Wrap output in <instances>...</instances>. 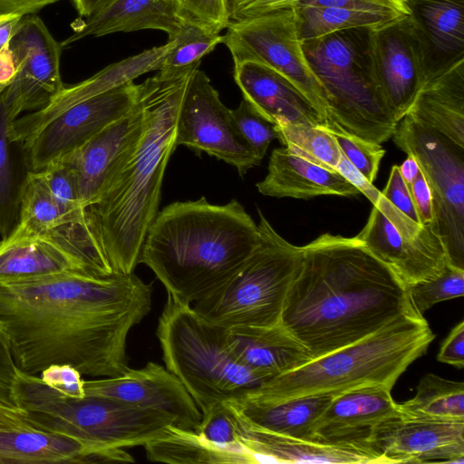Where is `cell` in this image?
<instances>
[{
	"instance_id": "1",
	"label": "cell",
	"mask_w": 464,
	"mask_h": 464,
	"mask_svg": "<svg viewBox=\"0 0 464 464\" xmlns=\"http://www.w3.org/2000/svg\"><path fill=\"white\" fill-rule=\"evenodd\" d=\"M152 284L134 273L73 271L0 285V331L18 371L52 364L116 377L130 369L127 338L151 310Z\"/></svg>"
},
{
	"instance_id": "2",
	"label": "cell",
	"mask_w": 464,
	"mask_h": 464,
	"mask_svg": "<svg viewBox=\"0 0 464 464\" xmlns=\"http://www.w3.org/2000/svg\"><path fill=\"white\" fill-rule=\"evenodd\" d=\"M302 248L280 324L311 359L419 314L406 285L354 237L324 233Z\"/></svg>"
},
{
	"instance_id": "3",
	"label": "cell",
	"mask_w": 464,
	"mask_h": 464,
	"mask_svg": "<svg viewBox=\"0 0 464 464\" xmlns=\"http://www.w3.org/2000/svg\"><path fill=\"white\" fill-rule=\"evenodd\" d=\"M158 73L140 85L146 122L140 142L96 202L88 220L113 273L131 274L159 213L168 161L175 150L179 111L192 73Z\"/></svg>"
},
{
	"instance_id": "4",
	"label": "cell",
	"mask_w": 464,
	"mask_h": 464,
	"mask_svg": "<svg viewBox=\"0 0 464 464\" xmlns=\"http://www.w3.org/2000/svg\"><path fill=\"white\" fill-rule=\"evenodd\" d=\"M260 240L257 224L237 199L214 205L201 197L159 211L140 263L152 270L168 296L191 304L231 276Z\"/></svg>"
},
{
	"instance_id": "5",
	"label": "cell",
	"mask_w": 464,
	"mask_h": 464,
	"mask_svg": "<svg viewBox=\"0 0 464 464\" xmlns=\"http://www.w3.org/2000/svg\"><path fill=\"white\" fill-rule=\"evenodd\" d=\"M434 338L422 315H406L355 343L269 378L246 394L262 401H281L337 395L371 385L392 390Z\"/></svg>"
},
{
	"instance_id": "6",
	"label": "cell",
	"mask_w": 464,
	"mask_h": 464,
	"mask_svg": "<svg viewBox=\"0 0 464 464\" xmlns=\"http://www.w3.org/2000/svg\"><path fill=\"white\" fill-rule=\"evenodd\" d=\"M372 28L338 31L302 42L323 87L333 130L382 144L397 126L379 87L372 54Z\"/></svg>"
},
{
	"instance_id": "7",
	"label": "cell",
	"mask_w": 464,
	"mask_h": 464,
	"mask_svg": "<svg viewBox=\"0 0 464 464\" xmlns=\"http://www.w3.org/2000/svg\"><path fill=\"white\" fill-rule=\"evenodd\" d=\"M13 397L33 428L69 436L85 444L89 448L85 460L92 451L102 447L144 446L164 435L169 426H176L170 416L111 398L64 396L38 375L20 371L13 384Z\"/></svg>"
},
{
	"instance_id": "8",
	"label": "cell",
	"mask_w": 464,
	"mask_h": 464,
	"mask_svg": "<svg viewBox=\"0 0 464 464\" xmlns=\"http://www.w3.org/2000/svg\"><path fill=\"white\" fill-rule=\"evenodd\" d=\"M156 335L166 368L182 382L200 411L237 399L267 380L237 358L227 328L206 321L191 304L168 296Z\"/></svg>"
},
{
	"instance_id": "9",
	"label": "cell",
	"mask_w": 464,
	"mask_h": 464,
	"mask_svg": "<svg viewBox=\"0 0 464 464\" xmlns=\"http://www.w3.org/2000/svg\"><path fill=\"white\" fill-rule=\"evenodd\" d=\"M257 212L258 246L231 276L192 305L200 317L227 329L278 324L302 264V246L286 241Z\"/></svg>"
},
{
	"instance_id": "10",
	"label": "cell",
	"mask_w": 464,
	"mask_h": 464,
	"mask_svg": "<svg viewBox=\"0 0 464 464\" xmlns=\"http://www.w3.org/2000/svg\"><path fill=\"white\" fill-rule=\"evenodd\" d=\"M392 139L424 174L450 263L464 269V147L409 114L397 123Z\"/></svg>"
},
{
	"instance_id": "11",
	"label": "cell",
	"mask_w": 464,
	"mask_h": 464,
	"mask_svg": "<svg viewBox=\"0 0 464 464\" xmlns=\"http://www.w3.org/2000/svg\"><path fill=\"white\" fill-rule=\"evenodd\" d=\"M233 62L261 63L289 79L329 121L324 91L304 57L293 8L230 22L223 41Z\"/></svg>"
},
{
	"instance_id": "12",
	"label": "cell",
	"mask_w": 464,
	"mask_h": 464,
	"mask_svg": "<svg viewBox=\"0 0 464 464\" xmlns=\"http://www.w3.org/2000/svg\"><path fill=\"white\" fill-rule=\"evenodd\" d=\"M176 145L223 160L235 167L240 176L262 161L240 133L231 110L223 104L199 68L190 77L179 111Z\"/></svg>"
},
{
	"instance_id": "13",
	"label": "cell",
	"mask_w": 464,
	"mask_h": 464,
	"mask_svg": "<svg viewBox=\"0 0 464 464\" xmlns=\"http://www.w3.org/2000/svg\"><path fill=\"white\" fill-rule=\"evenodd\" d=\"M44 238L62 246L89 271L113 273L90 226L86 208H72L58 201L39 171H31L24 188L17 223L5 237Z\"/></svg>"
},
{
	"instance_id": "14",
	"label": "cell",
	"mask_w": 464,
	"mask_h": 464,
	"mask_svg": "<svg viewBox=\"0 0 464 464\" xmlns=\"http://www.w3.org/2000/svg\"><path fill=\"white\" fill-rule=\"evenodd\" d=\"M130 82L76 103L51 119L24 143L32 171L74 152L109 124L127 114L139 97Z\"/></svg>"
},
{
	"instance_id": "15",
	"label": "cell",
	"mask_w": 464,
	"mask_h": 464,
	"mask_svg": "<svg viewBox=\"0 0 464 464\" xmlns=\"http://www.w3.org/2000/svg\"><path fill=\"white\" fill-rule=\"evenodd\" d=\"M16 66L13 82L2 92L17 119L47 106L64 88L61 77L62 43L36 14L23 15L8 42Z\"/></svg>"
},
{
	"instance_id": "16",
	"label": "cell",
	"mask_w": 464,
	"mask_h": 464,
	"mask_svg": "<svg viewBox=\"0 0 464 464\" xmlns=\"http://www.w3.org/2000/svg\"><path fill=\"white\" fill-rule=\"evenodd\" d=\"M365 441L388 462H464V421L410 418L400 412L376 425Z\"/></svg>"
},
{
	"instance_id": "17",
	"label": "cell",
	"mask_w": 464,
	"mask_h": 464,
	"mask_svg": "<svg viewBox=\"0 0 464 464\" xmlns=\"http://www.w3.org/2000/svg\"><path fill=\"white\" fill-rule=\"evenodd\" d=\"M85 396L111 398L172 417L176 426L196 431L202 414L182 382L153 362L111 378L84 381Z\"/></svg>"
},
{
	"instance_id": "18",
	"label": "cell",
	"mask_w": 464,
	"mask_h": 464,
	"mask_svg": "<svg viewBox=\"0 0 464 464\" xmlns=\"http://www.w3.org/2000/svg\"><path fill=\"white\" fill-rule=\"evenodd\" d=\"M372 54L379 87L398 123L426 82L420 46L409 16L372 29Z\"/></svg>"
},
{
	"instance_id": "19",
	"label": "cell",
	"mask_w": 464,
	"mask_h": 464,
	"mask_svg": "<svg viewBox=\"0 0 464 464\" xmlns=\"http://www.w3.org/2000/svg\"><path fill=\"white\" fill-rule=\"evenodd\" d=\"M146 116L139 97L133 108L109 124L81 148L65 156L75 171L82 204H93L136 150L145 129Z\"/></svg>"
},
{
	"instance_id": "20",
	"label": "cell",
	"mask_w": 464,
	"mask_h": 464,
	"mask_svg": "<svg viewBox=\"0 0 464 464\" xmlns=\"http://www.w3.org/2000/svg\"><path fill=\"white\" fill-rule=\"evenodd\" d=\"M354 237L406 285L435 278L450 264L435 228L416 237L402 236L374 206L365 226Z\"/></svg>"
},
{
	"instance_id": "21",
	"label": "cell",
	"mask_w": 464,
	"mask_h": 464,
	"mask_svg": "<svg viewBox=\"0 0 464 464\" xmlns=\"http://www.w3.org/2000/svg\"><path fill=\"white\" fill-rule=\"evenodd\" d=\"M233 75L244 99L274 125L310 124L331 129L302 91L274 69L255 61L234 62Z\"/></svg>"
},
{
	"instance_id": "22",
	"label": "cell",
	"mask_w": 464,
	"mask_h": 464,
	"mask_svg": "<svg viewBox=\"0 0 464 464\" xmlns=\"http://www.w3.org/2000/svg\"><path fill=\"white\" fill-rule=\"evenodd\" d=\"M173 46V41L145 50L110 64L92 77L63 90L44 108L14 121L12 136L24 143L42 126L65 109L82 101L133 82L139 76L159 71Z\"/></svg>"
},
{
	"instance_id": "23",
	"label": "cell",
	"mask_w": 464,
	"mask_h": 464,
	"mask_svg": "<svg viewBox=\"0 0 464 464\" xmlns=\"http://www.w3.org/2000/svg\"><path fill=\"white\" fill-rule=\"evenodd\" d=\"M241 427L242 443L258 463L388 464L364 438L333 441L305 440Z\"/></svg>"
},
{
	"instance_id": "24",
	"label": "cell",
	"mask_w": 464,
	"mask_h": 464,
	"mask_svg": "<svg viewBox=\"0 0 464 464\" xmlns=\"http://www.w3.org/2000/svg\"><path fill=\"white\" fill-rule=\"evenodd\" d=\"M425 81L464 61V0H406Z\"/></svg>"
},
{
	"instance_id": "25",
	"label": "cell",
	"mask_w": 464,
	"mask_h": 464,
	"mask_svg": "<svg viewBox=\"0 0 464 464\" xmlns=\"http://www.w3.org/2000/svg\"><path fill=\"white\" fill-rule=\"evenodd\" d=\"M390 389L371 385L335 395L314 426V439L341 440L365 438L382 420L399 413Z\"/></svg>"
},
{
	"instance_id": "26",
	"label": "cell",
	"mask_w": 464,
	"mask_h": 464,
	"mask_svg": "<svg viewBox=\"0 0 464 464\" xmlns=\"http://www.w3.org/2000/svg\"><path fill=\"white\" fill-rule=\"evenodd\" d=\"M181 25L171 0H102L89 16L73 25V33L62 45L68 46L88 36L147 29L165 32L171 40Z\"/></svg>"
},
{
	"instance_id": "27",
	"label": "cell",
	"mask_w": 464,
	"mask_h": 464,
	"mask_svg": "<svg viewBox=\"0 0 464 464\" xmlns=\"http://www.w3.org/2000/svg\"><path fill=\"white\" fill-rule=\"evenodd\" d=\"M266 178L256 183L265 196L309 199L322 195L352 197L361 194L337 170H332L293 155L285 147L270 156Z\"/></svg>"
},
{
	"instance_id": "28",
	"label": "cell",
	"mask_w": 464,
	"mask_h": 464,
	"mask_svg": "<svg viewBox=\"0 0 464 464\" xmlns=\"http://www.w3.org/2000/svg\"><path fill=\"white\" fill-rule=\"evenodd\" d=\"M334 396L314 394L281 401H262L246 393L225 402L245 427L314 440V423Z\"/></svg>"
},
{
	"instance_id": "29",
	"label": "cell",
	"mask_w": 464,
	"mask_h": 464,
	"mask_svg": "<svg viewBox=\"0 0 464 464\" xmlns=\"http://www.w3.org/2000/svg\"><path fill=\"white\" fill-rule=\"evenodd\" d=\"M237 358L266 379L311 360L305 349L280 324L227 329Z\"/></svg>"
},
{
	"instance_id": "30",
	"label": "cell",
	"mask_w": 464,
	"mask_h": 464,
	"mask_svg": "<svg viewBox=\"0 0 464 464\" xmlns=\"http://www.w3.org/2000/svg\"><path fill=\"white\" fill-rule=\"evenodd\" d=\"M407 114L464 147V61L426 82Z\"/></svg>"
},
{
	"instance_id": "31",
	"label": "cell",
	"mask_w": 464,
	"mask_h": 464,
	"mask_svg": "<svg viewBox=\"0 0 464 464\" xmlns=\"http://www.w3.org/2000/svg\"><path fill=\"white\" fill-rule=\"evenodd\" d=\"M73 271L92 273L51 240L28 237L0 241V285L30 282Z\"/></svg>"
},
{
	"instance_id": "32",
	"label": "cell",
	"mask_w": 464,
	"mask_h": 464,
	"mask_svg": "<svg viewBox=\"0 0 464 464\" xmlns=\"http://www.w3.org/2000/svg\"><path fill=\"white\" fill-rule=\"evenodd\" d=\"M82 441L34 428L0 430V463H84Z\"/></svg>"
},
{
	"instance_id": "33",
	"label": "cell",
	"mask_w": 464,
	"mask_h": 464,
	"mask_svg": "<svg viewBox=\"0 0 464 464\" xmlns=\"http://www.w3.org/2000/svg\"><path fill=\"white\" fill-rule=\"evenodd\" d=\"M16 120L0 92V235L7 237L19 215L24 188L32 171L24 144L14 139Z\"/></svg>"
},
{
	"instance_id": "34",
	"label": "cell",
	"mask_w": 464,
	"mask_h": 464,
	"mask_svg": "<svg viewBox=\"0 0 464 464\" xmlns=\"http://www.w3.org/2000/svg\"><path fill=\"white\" fill-rule=\"evenodd\" d=\"M292 8L301 42L347 29H375L405 18L395 13L376 10L299 5Z\"/></svg>"
},
{
	"instance_id": "35",
	"label": "cell",
	"mask_w": 464,
	"mask_h": 464,
	"mask_svg": "<svg viewBox=\"0 0 464 464\" xmlns=\"http://www.w3.org/2000/svg\"><path fill=\"white\" fill-rule=\"evenodd\" d=\"M401 415L436 420L464 421V383L424 375L413 398L398 403Z\"/></svg>"
},
{
	"instance_id": "36",
	"label": "cell",
	"mask_w": 464,
	"mask_h": 464,
	"mask_svg": "<svg viewBox=\"0 0 464 464\" xmlns=\"http://www.w3.org/2000/svg\"><path fill=\"white\" fill-rule=\"evenodd\" d=\"M146 457L154 462L169 464H242L234 455L204 442L198 433L171 425L161 437L147 442Z\"/></svg>"
},
{
	"instance_id": "37",
	"label": "cell",
	"mask_w": 464,
	"mask_h": 464,
	"mask_svg": "<svg viewBox=\"0 0 464 464\" xmlns=\"http://www.w3.org/2000/svg\"><path fill=\"white\" fill-rule=\"evenodd\" d=\"M277 140L293 155L336 170L343 156L330 129L310 124L275 125Z\"/></svg>"
},
{
	"instance_id": "38",
	"label": "cell",
	"mask_w": 464,
	"mask_h": 464,
	"mask_svg": "<svg viewBox=\"0 0 464 464\" xmlns=\"http://www.w3.org/2000/svg\"><path fill=\"white\" fill-rule=\"evenodd\" d=\"M200 424L196 430L207 444L236 456L241 463H258L241 440L242 427L225 401L212 404L201 411Z\"/></svg>"
},
{
	"instance_id": "39",
	"label": "cell",
	"mask_w": 464,
	"mask_h": 464,
	"mask_svg": "<svg viewBox=\"0 0 464 464\" xmlns=\"http://www.w3.org/2000/svg\"><path fill=\"white\" fill-rule=\"evenodd\" d=\"M171 40L173 46L158 71L162 77H172L199 68L202 58L222 44L223 35L209 34L182 23L179 33Z\"/></svg>"
},
{
	"instance_id": "40",
	"label": "cell",
	"mask_w": 464,
	"mask_h": 464,
	"mask_svg": "<svg viewBox=\"0 0 464 464\" xmlns=\"http://www.w3.org/2000/svg\"><path fill=\"white\" fill-rule=\"evenodd\" d=\"M406 287L414 310L423 316L434 304L464 295V269L449 264L437 277Z\"/></svg>"
},
{
	"instance_id": "41",
	"label": "cell",
	"mask_w": 464,
	"mask_h": 464,
	"mask_svg": "<svg viewBox=\"0 0 464 464\" xmlns=\"http://www.w3.org/2000/svg\"><path fill=\"white\" fill-rule=\"evenodd\" d=\"M182 23L218 34L230 23L225 0H171Z\"/></svg>"
},
{
	"instance_id": "42",
	"label": "cell",
	"mask_w": 464,
	"mask_h": 464,
	"mask_svg": "<svg viewBox=\"0 0 464 464\" xmlns=\"http://www.w3.org/2000/svg\"><path fill=\"white\" fill-rule=\"evenodd\" d=\"M342 154L369 181L376 179L385 150L381 144L342 130H332Z\"/></svg>"
},
{
	"instance_id": "43",
	"label": "cell",
	"mask_w": 464,
	"mask_h": 464,
	"mask_svg": "<svg viewBox=\"0 0 464 464\" xmlns=\"http://www.w3.org/2000/svg\"><path fill=\"white\" fill-rule=\"evenodd\" d=\"M231 112L242 136L263 160L271 141L277 139L275 125L264 118L246 99L241 101L237 109L231 110Z\"/></svg>"
},
{
	"instance_id": "44",
	"label": "cell",
	"mask_w": 464,
	"mask_h": 464,
	"mask_svg": "<svg viewBox=\"0 0 464 464\" xmlns=\"http://www.w3.org/2000/svg\"><path fill=\"white\" fill-rule=\"evenodd\" d=\"M82 373L70 364H52L44 369L39 377L47 386L63 395L81 399L85 397Z\"/></svg>"
},
{
	"instance_id": "45",
	"label": "cell",
	"mask_w": 464,
	"mask_h": 464,
	"mask_svg": "<svg viewBox=\"0 0 464 464\" xmlns=\"http://www.w3.org/2000/svg\"><path fill=\"white\" fill-rule=\"evenodd\" d=\"M295 5L385 11L402 17L410 14L406 0H298Z\"/></svg>"
},
{
	"instance_id": "46",
	"label": "cell",
	"mask_w": 464,
	"mask_h": 464,
	"mask_svg": "<svg viewBox=\"0 0 464 464\" xmlns=\"http://www.w3.org/2000/svg\"><path fill=\"white\" fill-rule=\"evenodd\" d=\"M381 193L401 213L420 223L411 191L401 175L398 165L392 167L386 187Z\"/></svg>"
},
{
	"instance_id": "47",
	"label": "cell",
	"mask_w": 464,
	"mask_h": 464,
	"mask_svg": "<svg viewBox=\"0 0 464 464\" xmlns=\"http://www.w3.org/2000/svg\"><path fill=\"white\" fill-rule=\"evenodd\" d=\"M408 187L417 210L420 223L421 225L434 224L435 218L432 195L421 170Z\"/></svg>"
},
{
	"instance_id": "48",
	"label": "cell",
	"mask_w": 464,
	"mask_h": 464,
	"mask_svg": "<svg viewBox=\"0 0 464 464\" xmlns=\"http://www.w3.org/2000/svg\"><path fill=\"white\" fill-rule=\"evenodd\" d=\"M440 362L452 365L458 369L464 366V321L461 320L450 332L440 345L437 355Z\"/></svg>"
},
{
	"instance_id": "49",
	"label": "cell",
	"mask_w": 464,
	"mask_h": 464,
	"mask_svg": "<svg viewBox=\"0 0 464 464\" xmlns=\"http://www.w3.org/2000/svg\"><path fill=\"white\" fill-rule=\"evenodd\" d=\"M298 0H244L230 17V22L256 17L281 9L292 8Z\"/></svg>"
},
{
	"instance_id": "50",
	"label": "cell",
	"mask_w": 464,
	"mask_h": 464,
	"mask_svg": "<svg viewBox=\"0 0 464 464\" xmlns=\"http://www.w3.org/2000/svg\"><path fill=\"white\" fill-rule=\"evenodd\" d=\"M336 170L350 181L361 194L364 195L371 202L378 196V190L372 183L367 179L348 161L343 155Z\"/></svg>"
},
{
	"instance_id": "51",
	"label": "cell",
	"mask_w": 464,
	"mask_h": 464,
	"mask_svg": "<svg viewBox=\"0 0 464 464\" xmlns=\"http://www.w3.org/2000/svg\"><path fill=\"white\" fill-rule=\"evenodd\" d=\"M33 428L26 413L18 406L0 401V430Z\"/></svg>"
},
{
	"instance_id": "52",
	"label": "cell",
	"mask_w": 464,
	"mask_h": 464,
	"mask_svg": "<svg viewBox=\"0 0 464 464\" xmlns=\"http://www.w3.org/2000/svg\"><path fill=\"white\" fill-rule=\"evenodd\" d=\"M61 0H0V14L22 15L37 14L46 6Z\"/></svg>"
},
{
	"instance_id": "53",
	"label": "cell",
	"mask_w": 464,
	"mask_h": 464,
	"mask_svg": "<svg viewBox=\"0 0 464 464\" xmlns=\"http://www.w3.org/2000/svg\"><path fill=\"white\" fill-rule=\"evenodd\" d=\"M17 371L5 338L0 331V382L13 390Z\"/></svg>"
},
{
	"instance_id": "54",
	"label": "cell",
	"mask_w": 464,
	"mask_h": 464,
	"mask_svg": "<svg viewBox=\"0 0 464 464\" xmlns=\"http://www.w3.org/2000/svg\"><path fill=\"white\" fill-rule=\"evenodd\" d=\"M16 66L8 44L0 49V85L7 87L14 80Z\"/></svg>"
},
{
	"instance_id": "55",
	"label": "cell",
	"mask_w": 464,
	"mask_h": 464,
	"mask_svg": "<svg viewBox=\"0 0 464 464\" xmlns=\"http://www.w3.org/2000/svg\"><path fill=\"white\" fill-rule=\"evenodd\" d=\"M22 17L18 14H0V49L8 44Z\"/></svg>"
},
{
	"instance_id": "56",
	"label": "cell",
	"mask_w": 464,
	"mask_h": 464,
	"mask_svg": "<svg viewBox=\"0 0 464 464\" xmlns=\"http://www.w3.org/2000/svg\"><path fill=\"white\" fill-rule=\"evenodd\" d=\"M399 169L401 175L407 185L411 184L420 171L416 160L410 155H407V159L401 166H399Z\"/></svg>"
},
{
	"instance_id": "57",
	"label": "cell",
	"mask_w": 464,
	"mask_h": 464,
	"mask_svg": "<svg viewBox=\"0 0 464 464\" xmlns=\"http://www.w3.org/2000/svg\"><path fill=\"white\" fill-rule=\"evenodd\" d=\"M76 11L82 17L89 16L102 0H72Z\"/></svg>"
},
{
	"instance_id": "58",
	"label": "cell",
	"mask_w": 464,
	"mask_h": 464,
	"mask_svg": "<svg viewBox=\"0 0 464 464\" xmlns=\"http://www.w3.org/2000/svg\"><path fill=\"white\" fill-rule=\"evenodd\" d=\"M244 0H225L228 16H229V20H230L231 15L234 14V12L237 10V8L239 6V5Z\"/></svg>"
},
{
	"instance_id": "59",
	"label": "cell",
	"mask_w": 464,
	"mask_h": 464,
	"mask_svg": "<svg viewBox=\"0 0 464 464\" xmlns=\"http://www.w3.org/2000/svg\"><path fill=\"white\" fill-rule=\"evenodd\" d=\"M5 89V87H3L0 85V92H2Z\"/></svg>"
}]
</instances>
